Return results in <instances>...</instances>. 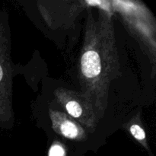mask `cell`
<instances>
[{
  "instance_id": "cell-4",
  "label": "cell",
  "mask_w": 156,
  "mask_h": 156,
  "mask_svg": "<svg viewBox=\"0 0 156 156\" xmlns=\"http://www.w3.org/2000/svg\"><path fill=\"white\" fill-rule=\"evenodd\" d=\"M49 115L52 128L58 135L73 141H83L86 139L85 129L67 114L50 109Z\"/></svg>"
},
{
  "instance_id": "cell-3",
  "label": "cell",
  "mask_w": 156,
  "mask_h": 156,
  "mask_svg": "<svg viewBox=\"0 0 156 156\" xmlns=\"http://www.w3.org/2000/svg\"><path fill=\"white\" fill-rule=\"evenodd\" d=\"M55 97L67 114L74 119L84 129L94 132L99 119L91 102L80 91L68 88H58L54 91Z\"/></svg>"
},
{
  "instance_id": "cell-6",
  "label": "cell",
  "mask_w": 156,
  "mask_h": 156,
  "mask_svg": "<svg viewBox=\"0 0 156 156\" xmlns=\"http://www.w3.org/2000/svg\"><path fill=\"white\" fill-rule=\"evenodd\" d=\"M49 156H66L63 146L57 142L53 143L49 150Z\"/></svg>"
},
{
  "instance_id": "cell-1",
  "label": "cell",
  "mask_w": 156,
  "mask_h": 156,
  "mask_svg": "<svg viewBox=\"0 0 156 156\" xmlns=\"http://www.w3.org/2000/svg\"><path fill=\"white\" fill-rule=\"evenodd\" d=\"M120 75L113 15L100 9L88 12L79 64L81 91L91 102L99 120L108 108L111 83Z\"/></svg>"
},
{
  "instance_id": "cell-5",
  "label": "cell",
  "mask_w": 156,
  "mask_h": 156,
  "mask_svg": "<svg viewBox=\"0 0 156 156\" xmlns=\"http://www.w3.org/2000/svg\"><path fill=\"white\" fill-rule=\"evenodd\" d=\"M129 132L131 135L137 140L140 142L143 146L147 147V140H146V135L144 129L142 128L140 125L137 123H131L129 127Z\"/></svg>"
},
{
  "instance_id": "cell-2",
  "label": "cell",
  "mask_w": 156,
  "mask_h": 156,
  "mask_svg": "<svg viewBox=\"0 0 156 156\" xmlns=\"http://www.w3.org/2000/svg\"><path fill=\"white\" fill-rule=\"evenodd\" d=\"M112 4L113 9L120 14L131 34L143 44L155 66V22L151 12L139 2L114 1L112 2Z\"/></svg>"
}]
</instances>
